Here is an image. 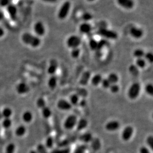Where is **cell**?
Masks as SVG:
<instances>
[{
  "mask_svg": "<svg viewBox=\"0 0 153 153\" xmlns=\"http://www.w3.org/2000/svg\"><path fill=\"white\" fill-rule=\"evenodd\" d=\"M21 39L25 44L34 48L38 47L41 44L40 38L28 32L22 34Z\"/></svg>",
  "mask_w": 153,
  "mask_h": 153,
  "instance_id": "cell-1",
  "label": "cell"
},
{
  "mask_svg": "<svg viewBox=\"0 0 153 153\" xmlns=\"http://www.w3.org/2000/svg\"><path fill=\"white\" fill-rule=\"evenodd\" d=\"M71 3L68 1H65L61 5L58 10L57 16L60 20H64L67 18L71 10Z\"/></svg>",
  "mask_w": 153,
  "mask_h": 153,
  "instance_id": "cell-2",
  "label": "cell"
},
{
  "mask_svg": "<svg viewBox=\"0 0 153 153\" xmlns=\"http://www.w3.org/2000/svg\"><path fill=\"white\" fill-rule=\"evenodd\" d=\"M141 91V86L138 82H133L129 87L127 95L130 100H134L139 97Z\"/></svg>",
  "mask_w": 153,
  "mask_h": 153,
  "instance_id": "cell-3",
  "label": "cell"
},
{
  "mask_svg": "<svg viewBox=\"0 0 153 153\" xmlns=\"http://www.w3.org/2000/svg\"><path fill=\"white\" fill-rule=\"evenodd\" d=\"M97 34L105 39L116 40L118 38V34L115 31L105 28H102L97 32Z\"/></svg>",
  "mask_w": 153,
  "mask_h": 153,
  "instance_id": "cell-4",
  "label": "cell"
},
{
  "mask_svg": "<svg viewBox=\"0 0 153 153\" xmlns=\"http://www.w3.org/2000/svg\"><path fill=\"white\" fill-rule=\"evenodd\" d=\"M78 119L74 114H71L65 118L64 122V127L66 130H71L76 127Z\"/></svg>",
  "mask_w": 153,
  "mask_h": 153,
  "instance_id": "cell-5",
  "label": "cell"
},
{
  "mask_svg": "<svg viewBox=\"0 0 153 153\" xmlns=\"http://www.w3.org/2000/svg\"><path fill=\"white\" fill-rule=\"evenodd\" d=\"M66 44L68 47L71 49L79 47L81 44V39L79 36L76 35H72L67 39Z\"/></svg>",
  "mask_w": 153,
  "mask_h": 153,
  "instance_id": "cell-6",
  "label": "cell"
},
{
  "mask_svg": "<svg viewBox=\"0 0 153 153\" xmlns=\"http://www.w3.org/2000/svg\"><path fill=\"white\" fill-rule=\"evenodd\" d=\"M33 31L35 35L39 38L43 36L46 33L45 25L41 21H37L33 26Z\"/></svg>",
  "mask_w": 153,
  "mask_h": 153,
  "instance_id": "cell-7",
  "label": "cell"
},
{
  "mask_svg": "<svg viewBox=\"0 0 153 153\" xmlns=\"http://www.w3.org/2000/svg\"><path fill=\"white\" fill-rule=\"evenodd\" d=\"M6 10L11 20L15 22L17 17V9L16 6L13 4H10L6 7Z\"/></svg>",
  "mask_w": 153,
  "mask_h": 153,
  "instance_id": "cell-8",
  "label": "cell"
},
{
  "mask_svg": "<svg viewBox=\"0 0 153 153\" xmlns=\"http://www.w3.org/2000/svg\"><path fill=\"white\" fill-rule=\"evenodd\" d=\"M134 132V129L131 126H126L121 133V138L124 141H128L131 138Z\"/></svg>",
  "mask_w": 153,
  "mask_h": 153,
  "instance_id": "cell-9",
  "label": "cell"
},
{
  "mask_svg": "<svg viewBox=\"0 0 153 153\" xmlns=\"http://www.w3.org/2000/svg\"><path fill=\"white\" fill-rule=\"evenodd\" d=\"M56 106L59 110L63 111H68L71 110L72 106L69 101L65 99L59 100L57 103Z\"/></svg>",
  "mask_w": 153,
  "mask_h": 153,
  "instance_id": "cell-10",
  "label": "cell"
},
{
  "mask_svg": "<svg viewBox=\"0 0 153 153\" xmlns=\"http://www.w3.org/2000/svg\"><path fill=\"white\" fill-rule=\"evenodd\" d=\"M117 3L120 7L126 10H131L134 7V0H117Z\"/></svg>",
  "mask_w": 153,
  "mask_h": 153,
  "instance_id": "cell-11",
  "label": "cell"
},
{
  "mask_svg": "<svg viewBox=\"0 0 153 153\" xmlns=\"http://www.w3.org/2000/svg\"><path fill=\"white\" fill-rule=\"evenodd\" d=\"M120 124L117 120H111L105 124V128L107 131L114 132L119 130Z\"/></svg>",
  "mask_w": 153,
  "mask_h": 153,
  "instance_id": "cell-12",
  "label": "cell"
},
{
  "mask_svg": "<svg viewBox=\"0 0 153 153\" xmlns=\"http://www.w3.org/2000/svg\"><path fill=\"white\" fill-rule=\"evenodd\" d=\"M130 35L135 39H139L141 38L144 35V32L140 28L136 26H133L129 30Z\"/></svg>",
  "mask_w": 153,
  "mask_h": 153,
  "instance_id": "cell-13",
  "label": "cell"
},
{
  "mask_svg": "<svg viewBox=\"0 0 153 153\" xmlns=\"http://www.w3.org/2000/svg\"><path fill=\"white\" fill-rule=\"evenodd\" d=\"M16 91L21 95L25 94L30 91V88L25 82H20L16 86Z\"/></svg>",
  "mask_w": 153,
  "mask_h": 153,
  "instance_id": "cell-14",
  "label": "cell"
},
{
  "mask_svg": "<svg viewBox=\"0 0 153 153\" xmlns=\"http://www.w3.org/2000/svg\"><path fill=\"white\" fill-rule=\"evenodd\" d=\"M91 74L89 71H86L83 73L79 80V84L82 86H85L88 84L91 79Z\"/></svg>",
  "mask_w": 153,
  "mask_h": 153,
  "instance_id": "cell-15",
  "label": "cell"
},
{
  "mask_svg": "<svg viewBox=\"0 0 153 153\" xmlns=\"http://www.w3.org/2000/svg\"><path fill=\"white\" fill-rule=\"evenodd\" d=\"M58 68V63L55 59H53L50 62V65L47 69V72L50 76L54 75L56 74Z\"/></svg>",
  "mask_w": 153,
  "mask_h": 153,
  "instance_id": "cell-16",
  "label": "cell"
},
{
  "mask_svg": "<svg viewBox=\"0 0 153 153\" xmlns=\"http://www.w3.org/2000/svg\"><path fill=\"white\" fill-rule=\"evenodd\" d=\"M93 137L92 134L90 132H86V133H83L80 135L78 137V139L80 141L82 142L83 144H87L89 143H90L91 141L92 140Z\"/></svg>",
  "mask_w": 153,
  "mask_h": 153,
  "instance_id": "cell-17",
  "label": "cell"
},
{
  "mask_svg": "<svg viewBox=\"0 0 153 153\" xmlns=\"http://www.w3.org/2000/svg\"><path fill=\"white\" fill-rule=\"evenodd\" d=\"M92 28L91 25L88 22H84L80 24L79 27V30L81 33L83 34H88L90 33Z\"/></svg>",
  "mask_w": 153,
  "mask_h": 153,
  "instance_id": "cell-18",
  "label": "cell"
},
{
  "mask_svg": "<svg viewBox=\"0 0 153 153\" xmlns=\"http://www.w3.org/2000/svg\"><path fill=\"white\" fill-rule=\"evenodd\" d=\"M22 119L24 122L28 124L32 122L33 119V115L32 112L29 110L25 111L22 116Z\"/></svg>",
  "mask_w": 153,
  "mask_h": 153,
  "instance_id": "cell-19",
  "label": "cell"
},
{
  "mask_svg": "<svg viewBox=\"0 0 153 153\" xmlns=\"http://www.w3.org/2000/svg\"><path fill=\"white\" fill-rule=\"evenodd\" d=\"M58 78L56 75L51 76L48 80V87L51 90H55L58 84Z\"/></svg>",
  "mask_w": 153,
  "mask_h": 153,
  "instance_id": "cell-20",
  "label": "cell"
},
{
  "mask_svg": "<svg viewBox=\"0 0 153 153\" xmlns=\"http://www.w3.org/2000/svg\"><path fill=\"white\" fill-rule=\"evenodd\" d=\"M87 126H88V122L86 119H80L77 121L76 125L77 131H81L86 128L87 127Z\"/></svg>",
  "mask_w": 153,
  "mask_h": 153,
  "instance_id": "cell-21",
  "label": "cell"
},
{
  "mask_svg": "<svg viewBox=\"0 0 153 153\" xmlns=\"http://www.w3.org/2000/svg\"><path fill=\"white\" fill-rule=\"evenodd\" d=\"M102 78L100 74H96L91 78V83L94 86H98L101 83Z\"/></svg>",
  "mask_w": 153,
  "mask_h": 153,
  "instance_id": "cell-22",
  "label": "cell"
},
{
  "mask_svg": "<svg viewBox=\"0 0 153 153\" xmlns=\"http://www.w3.org/2000/svg\"><path fill=\"white\" fill-rule=\"evenodd\" d=\"M26 132V128L23 125H20L16 128L15 130V134L18 137H22L24 136Z\"/></svg>",
  "mask_w": 153,
  "mask_h": 153,
  "instance_id": "cell-23",
  "label": "cell"
},
{
  "mask_svg": "<svg viewBox=\"0 0 153 153\" xmlns=\"http://www.w3.org/2000/svg\"><path fill=\"white\" fill-rule=\"evenodd\" d=\"M41 113L44 118L48 119L51 117L52 115V111L51 108L46 106L45 107L41 109Z\"/></svg>",
  "mask_w": 153,
  "mask_h": 153,
  "instance_id": "cell-24",
  "label": "cell"
},
{
  "mask_svg": "<svg viewBox=\"0 0 153 153\" xmlns=\"http://www.w3.org/2000/svg\"><path fill=\"white\" fill-rule=\"evenodd\" d=\"M56 141L55 139L52 136H49L47 137L45 141V147L46 149H51L53 148Z\"/></svg>",
  "mask_w": 153,
  "mask_h": 153,
  "instance_id": "cell-25",
  "label": "cell"
},
{
  "mask_svg": "<svg viewBox=\"0 0 153 153\" xmlns=\"http://www.w3.org/2000/svg\"><path fill=\"white\" fill-rule=\"evenodd\" d=\"M80 100V97L77 94H72L69 97V103L72 106H78Z\"/></svg>",
  "mask_w": 153,
  "mask_h": 153,
  "instance_id": "cell-26",
  "label": "cell"
},
{
  "mask_svg": "<svg viewBox=\"0 0 153 153\" xmlns=\"http://www.w3.org/2000/svg\"><path fill=\"white\" fill-rule=\"evenodd\" d=\"M1 113L3 118H10L13 112L11 108L9 107H6L2 110Z\"/></svg>",
  "mask_w": 153,
  "mask_h": 153,
  "instance_id": "cell-27",
  "label": "cell"
},
{
  "mask_svg": "<svg viewBox=\"0 0 153 153\" xmlns=\"http://www.w3.org/2000/svg\"><path fill=\"white\" fill-rule=\"evenodd\" d=\"M107 79L111 84H117L119 80V76L114 73H111L109 74Z\"/></svg>",
  "mask_w": 153,
  "mask_h": 153,
  "instance_id": "cell-28",
  "label": "cell"
},
{
  "mask_svg": "<svg viewBox=\"0 0 153 153\" xmlns=\"http://www.w3.org/2000/svg\"><path fill=\"white\" fill-rule=\"evenodd\" d=\"M88 148L89 147L88 145L83 144L79 146H77L75 148L73 153H85L88 149Z\"/></svg>",
  "mask_w": 153,
  "mask_h": 153,
  "instance_id": "cell-29",
  "label": "cell"
},
{
  "mask_svg": "<svg viewBox=\"0 0 153 153\" xmlns=\"http://www.w3.org/2000/svg\"><path fill=\"white\" fill-rule=\"evenodd\" d=\"M90 143H91V147L94 150L98 151L101 148V143L98 139L93 138Z\"/></svg>",
  "mask_w": 153,
  "mask_h": 153,
  "instance_id": "cell-30",
  "label": "cell"
},
{
  "mask_svg": "<svg viewBox=\"0 0 153 153\" xmlns=\"http://www.w3.org/2000/svg\"><path fill=\"white\" fill-rule=\"evenodd\" d=\"M1 125L3 128L8 129L12 126V119L10 118H3L1 120Z\"/></svg>",
  "mask_w": 153,
  "mask_h": 153,
  "instance_id": "cell-31",
  "label": "cell"
},
{
  "mask_svg": "<svg viewBox=\"0 0 153 153\" xmlns=\"http://www.w3.org/2000/svg\"><path fill=\"white\" fill-rule=\"evenodd\" d=\"M147 62L144 58H138L135 61V65L137 68L143 69L146 66Z\"/></svg>",
  "mask_w": 153,
  "mask_h": 153,
  "instance_id": "cell-32",
  "label": "cell"
},
{
  "mask_svg": "<svg viewBox=\"0 0 153 153\" xmlns=\"http://www.w3.org/2000/svg\"><path fill=\"white\" fill-rule=\"evenodd\" d=\"M71 148L68 147L58 148V149H53L51 153H71Z\"/></svg>",
  "mask_w": 153,
  "mask_h": 153,
  "instance_id": "cell-33",
  "label": "cell"
},
{
  "mask_svg": "<svg viewBox=\"0 0 153 153\" xmlns=\"http://www.w3.org/2000/svg\"><path fill=\"white\" fill-rule=\"evenodd\" d=\"M89 46L92 50H97L98 47V41L94 38H92L89 41Z\"/></svg>",
  "mask_w": 153,
  "mask_h": 153,
  "instance_id": "cell-34",
  "label": "cell"
},
{
  "mask_svg": "<svg viewBox=\"0 0 153 153\" xmlns=\"http://www.w3.org/2000/svg\"><path fill=\"white\" fill-rule=\"evenodd\" d=\"M145 54V52H144V51L142 49L138 48L134 51L133 55L136 59H138V58H144Z\"/></svg>",
  "mask_w": 153,
  "mask_h": 153,
  "instance_id": "cell-35",
  "label": "cell"
},
{
  "mask_svg": "<svg viewBox=\"0 0 153 153\" xmlns=\"http://www.w3.org/2000/svg\"><path fill=\"white\" fill-rule=\"evenodd\" d=\"M129 72L133 76H137L139 74V69L135 65H130L129 67Z\"/></svg>",
  "mask_w": 153,
  "mask_h": 153,
  "instance_id": "cell-36",
  "label": "cell"
},
{
  "mask_svg": "<svg viewBox=\"0 0 153 153\" xmlns=\"http://www.w3.org/2000/svg\"><path fill=\"white\" fill-rule=\"evenodd\" d=\"M36 106H37L38 108H39L40 110L47 106L46 103L44 98H43L42 97L38 98L36 101Z\"/></svg>",
  "mask_w": 153,
  "mask_h": 153,
  "instance_id": "cell-37",
  "label": "cell"
},
{
  "mask_svg": "<svg viewBox=\"0 0 153 153\" xmlns=\"http://www.w3.org/2000/svg\"><path fill=\"white\" fill-rule=\"evenodd\" d=\"M80 49L79 48H75L71 49V56L74 59H77L79 56L80 54Z\"/></svg>",
  "mask_w": 153,
  "mask_h": 153,
  "instance_id": "cell-38",
  "label": "cell"
},
{
  "mask_svg": "<svg viewBox=\"0 0 153 153\" xmlns=\"http://www.w3.org/2000/svg\"><path fill=\"white\" fill-rule=\"evenodd\" d=\"M81 19L84 21V22H89V21L92 20L93 16L90 13L86 12V13H84L82 15Z\"/></svg>",
  "mask_w": 153,
  "mask_h": 153,
  "instance_id": "cell-39",
  "label": "cell"
},
{
  "mask_svg": "<svg viewBox=\"0 0 153 153\" xmlns=\"http://www.w3.org/2000/svg\"><path fill=\"white\" fill-rule=\"evenodd\" d=\"M144 58L146 60V62H148L149 63H152L153 62V53L151 52L145 53Z\"/></svg>",
  "mask_w": 153,
  "mask_h": 153,
  "instance_id": "cell-40",
  "label": "cell"
},
{
  "mask_svg": "<svg viewBox=\"0 0 153 153\" xmlns=\"http://www.w3.org/2000/svg\"><path fill=\"white\" fill-rule=\"evenodd\" d=\"M37 153H48V151L45 145L42 144H39L37 146Z\"/></svg>",
  "mask_w": 153,
  "mask_h": 153,
  "instance_id": "cell-41",
  "label": "cell"
},
{
  "mask_svg": "<svg viewBox=\"0 0 153 153\" xmlns=\"http://www.w3.org/2000/svg\"><path fill=\"white\" fill-rule=\"evenodd\" d=\"M15 149H16L15 145L13 143H10L6 147L5 153H14Z\"/></svg>",
  "mask_w": 153,
  "mask_h": 153,
  "instance_id": "cell-42",
  "label": "cell"
},
{
  "mask_svg": "<svg viewBox=\"0 0 153 153\" xmlns=\"http://www.w3.org/2000/svg\"><path fill=\"white\" fill-rule=\"evenodd\" d=\"M108 89H110V91L113 94H116L120 91V88L117 84H111Z\"/></svg>",
  "mask_w": 153,
  "mask_h": 153,
  "instance_id": "cell-43",
  "label": "cell"
},
{
  "mask_svg": "<svg viewBox=\"0 0 153 153\" xmlns=\"http://www.w3.org/2000/svg\"><path fill=\"white\" fill-rule=\"evenodd\" d=\"M145 91L146 93L149 95H153V85L152 84L149 83L145 86Z\"/></svg>",
  "mask_w": 153,
  "mask_h": 153,
  "instance_id": "cell-44",
  "label": "cell"
},
{
  "mask_svg": "<svg viewBox=\"0 0 153 153\" xmlns=\"http://www.w3.org/2000/svg\"><path fill=\"white\" fill-rule=\"evenodd\" d=\"M101 84L102 88H105V89H108L110 88V86L111 85V84L110 83V82L108 81L107 78L102 79Z\"/></svg>",
  "mask_w": 153,
  "mask_h": 153,
  "instance_id": "cell-45",
  "label": "cell"
},
{
  "mask_svg": "<svg viewBox=\"0 0 153 153\" xmlns=\"http://www.w3.org/2000/svg\"><path fill=\"white\" fill-rule=\"evenodd\" d=\"M146 143L151 149H153V137L152 135L149 136L146 139Z\"/></svg>",
  "mask_w": 153,
  "mask_h": 153,
  "instance_id": "cell-46",
  "label": "cell"
},
{
  "mask_svg": "<svg viewBox=\"0 0 153 153\" xmlns=\"http://www.w3.org/2000/svg\"><path fill=\"white\" fill-rule=\"evenodd\" d=\"M10 4V0H0V6L1 7L6 8Z\"/></svg>",
  "mask_w": 153,
  "mask_h": 153,
  "instance_id": "cell-47",
  "label": "cell"
},
{
  "mask_svg": "<svg viewBox=\"0 0 153 153\" xmlns=\"http://www.w3.org/2000/svg\"><path fill=\"white\" fill-rule=\"evenodd\" d=\"M139 153H151L149 149L145 146H142L139 149Z\"/></svg>",
  "mask_w": 153,
  "mask_h": 153,
  "instance_id": "cell-48",
  "label": "cell"
},
{
  "mask_svg": "<svg viewBox=\"0 0 153 153\" xmlns=\"http://www.w3.org/2000/svg\"><path fill=\"white\" fill-rule=\"evenodd\" d=\"M107 42L104 39H102V40L98 41V49H101L102 47H104V46L106 45Z\"/></svg>",
  "mask_w": 153,
  "mask_h": 153,
  "instance_id": "cell-49",
  "label": "cell"
},
{
  "mask_svg": "<svg viewBox=\"0 0 153 153\" xmlns=\"http://www.w3.org/2000/svg\"><path fill=\"white\" fill-rule=\"evenodd\" d=\"M87 104L86 100H85V98H83L81 100H80L78 104V105L81 107H84L86 106Z\"/></svg>",
  "mask_w": 153,
  "mask_h": 153,
  "instance_id": "cell-50",
  "label": "cell"
},
{
  "mask_svg": "<svg viewBox=\"0 0 153 153\" xmlns=\"http://www.w3.org/2000/svg\"><path fill=\"white\" fill-rule=\"evenodd\" d=\"M4 34H5V31L4 28L0 26V38L4 36Z\"/></svg>",
  "mask_w": 153,
  "mask_h": 153,
  "instance_id": "cell-51",
  "label": "cell"
},
{
  "mask_svg": "<svg viewBox=\"0 0 153 153\" xmlns=\"http://www.w3.org/2000/svg\"><path fill=\"white\" fill-rule=\"evenodd\" d=\"M42 1L45 3L53 4V3H56L58 0H42Z\"/></svg>",
  "mask_w": 153,
  "mask_h": 153,
  "instance_id": "cell-52",
  "label": "cell"
},
{
  "mask_svg": "<svg viewBox=\"0 0 153 153\" xmlns=\"http://www.w3.org/2000/svg\"><path fill=\"white\" fill-rule=\"evenodd\" d=\"M4 18V12L0 10V22L3 20Z\"/></svg>",
  "mask_w": 153,
  "mask_h": 153,
  "instance_id": "cell-53",
  "label": "cell"
},
{
  "mask_svg": "<svg viewBox=\"0 0 153 153\" xmlns=\"http://www.w3.org/2000/svg\"><path fill=\"white\" fill-rule=\"evenodd\" d=\"M3 118V116H2V115H1V111H0V120H2Z\"/></svg>",
  "mask_w": 153,
  "mask_h": 153,
  "instance_id": "cell-54",
  "label": "cell"
},
{
  "mask_svg": "<svg viewBox=\"0 0 153 153\" xmlns=\"http://www.w3.org/2000/svg\"><path fill=\"white\" fill-rule=\"evenodd\" d=\"M29 153H37V152H36V151L35 150H31L30 151Z\"/></svg>",
  "mask_w": 153,
  "mask_h": 153,
  "instance_id": "cell-55",
  "label": "cell"
},
{
  "mask_svg": "<svg viewBox=\"0 0 153 153\" xmlns=\"http://www.w3.org/2000/svg\"><path fill=\"white\" fill-rule=\"evenodd\" d=\"M87 1L89 2H93L95 1V0H87Z\"/></svg>",
  "mask_w": 153,
  "mask_h": 153,
  "instance_id": "cell-56",
  "label": "cell"
}]
</instances>
